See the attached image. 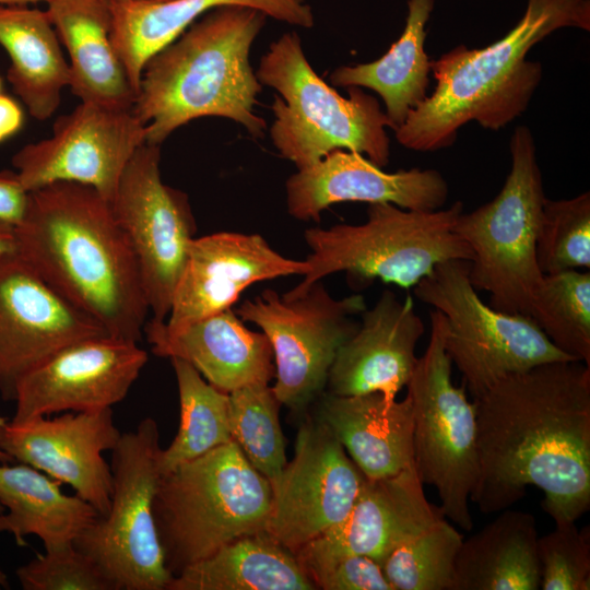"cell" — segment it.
<instances>
[{
	"instance_id": "cell-1",
	"label": "cell",
	"mask_w": 590,
	"mask_h": 590,
	"mask_svg": "<svg viewBox=\"0 0 590 590\" xmlns=\"http://www.w3.org/2000/svg\"><path fill=\"white\" fill-rule=\"evenodd\" d=\"M479 476L470 500L483 514L544 493L555 523L590 508V366L556 361L510 374L473 398Z\"/></svg>"
},
{
	"instance_id": "cell-2",
	"label": "cell",
	"mask_w": 590,
	"mask_h": 590,
	"mask_svg": "<svg viewBox=\"0 0 590 590\" xmlns=\"http://www.w3.org/2000/svg\"><path fill=\"white\" fill-rule=\"evenodd\" d=\"M15 252L108 335L139 342L150 312L140 269L111 203L69 181L28 193Z\"/></svg>"
},
{
	"instance_id": "cell-3",
	"label": "cell",
	"mask_w": 590,
	"mask_h": 590,
	"mask_svg": "<svg viewBox=\"0 0 590 590\" xmlns=\"http://www.w3.org/2000/svg\"><path fill=\"white\" fill-rule=\"evenodd\" d=\"M564 27L590 30L589 0H528L522 17L500 39L477 49L459 45L430 62L435 88L396 130L406 149L432 152L455 143L469 121L498 130L521 115L542 80L529 50Z\"/></svg>"
},
{
	"instance_id": "cell-4",
	"label": "cell",
	"mask_w": 590,
	"mask_h": 590,
	"mask_svg": "<svg viewBox=\"0 0 590 590\" xmlns=\"http://www.w3.org/2000/svg\"><path fill=\"white\" fill-rule=\"evenodd\" d=\"M267 15L240 5L213 9L145 64L132 110L145 125V142L161 145L191 120L214 116L262 138L255 113L262 91L249 62Z\"/></svg>"
},
{
	"instance_id": "cell-5",
	"label": "cell",
	"mask_w": 590,
	"mask_h": 590,
	"mask_svg": "<svg viewBox=\"0 0 590 590\" xmlns=\"http://www.w3.org/2000/svg\"><path fill=\"white\" fill-rule=\"evenodd\" d=\"M271 504L270 482L234 440L163 474L154 518L172 576L235 539L266 531Z\"/></svg>"
},
{
	"instance_id": "cell-6",
	"label": "cell",
	"mask_w": 590,
	"mask_h": 590,
	"mask_svg": "<svg viewBox=\"0 0 590 590\" xmlns=\"http://www.w3.org/2000/svg\"><path fill=\"white\" fill-rule=\"evenodd\" d=\"M256 75L281 95L271 105L270 135L297 169L334 150L365 154L379 167L388 164L390 123L379 102L358 86H349L347 98L329 86L309 64L297 33H285L270 45Z\"/></svg>"
},
{
	"instance_id": "cell-7",
	"label": "cell",
	"mask_w": 590,
	"mask_h": 590,
	"mask_svg": "<svg viewBox=\"0 0 590 590\" xmlns=\"http://www.w3.org/2000/svg\"><path fill=\"white\" fill-rule=\"evenodd\" d=\"M463 212L455 202L447 209L416 211L392 203H371L362 224L308 228L310 249L303 280L282 296H299L312 283L335 272L359 281L381 280L399 287H414L433 269L449 260L471 261L469 246L455 233Z\"/></svg>"
},
{
	"instance_id": "cell-8",
	"label": "cell",
	"mask_w": 590,
	"mask_h": 590,
	"mask_svg": "<svg viewBox=\"0 0 590 590\" xmlns=\"http://www.w3.org/2000/svg\"><path fill=\"white\" fill-rule=\"evenodd\" d=\"M511 168L498 194L470 213H461L455 233L469 246V278L491 295L494 309L530 316L543 278L536 238L545 202L533 135L527 126L510 139Z\"/></svg>"
},
{
	"instance_id": "cell-9",
	"label": "cell",
	"mask_w": 590,
	"mask_h": 590,
	"mask_svg": "<svg viewBox=\"0 0 590 590\" xmlns=\"http://www.w3.org/2000/svg\"><path fill=\"white\" fill-rule=\"evenodd\" d=\"M161 451L157 423L152 417L121 434L111 450L109 509L73 542L97 565L113 590H166L173 578L154 518L163 475Z\"/></svg>"
},
{
	"instance_id": "cell-10",
	"label": "cell",
	"mask_w": 590,
	"mask_h": 590,
	"mask_svg": "<svg viewBox=\"0 0 590 590\" xmlns=\"http://www.w3.org/2000/svg\"><path fill=\"white\" fill-rule=\"evenodd\" d=\"M429 317L428 344L405 386L413 411L414 468L422 484L437 491L444 517L469 532V502L479 476L475 404L463 382H452L442 314L433 309Z\"/></svg>"
},
{
	"instance_id": "cell-11",
	"label": "cell",
	"mask_w": 590,
	"mask_h": 590,
	"mask_svg": "<svg viewBox=\"0 0 590 590\" xmlns=\"http://www.w3.org/2000/svg\"><path fill=\"white\" fill-rule=\"evenodd\" d=\"M469 267L465 260L439 263L414 286V294L442 314L445 351L473 398L510 374L575 361L553 345L530 316L485 304L470 281Z\"/></svg>"
},
{
	"instance_id": "cell-12",
	"label": "cell",
	"mask_w": 590,
	"mask_h": 590,
	"mask_svg": "<svg viewBox=\"0 0 590 590\" xmlns=\"http://www.w3.org/2000/svg\"><path fill=\"white\" fill-rule=\"evenodd\" d=\"M365 309L362 295L338 299L317 281L294 298L264 290L235 312L267 335L275 366L273 391L281 405L300 411L322 393L339 349L359 326L355 316Z\"/></svg>"
},
{
	"instance_id": "cell-13",
	"label": "cell",
	"mask_w": 590,
	"mask_h": 590,
	"mask_svg": "<svg viewBox=\"0 0 590 590\" xmlns=\"http://www.w3.org/2000/svg\"><path fill=\"white\" fill-rule=\"evenodd\" d=\"M161 145L133 153L111 200L135 255L152 319L165 321L197 224L188 196L163 182Z\"/></svg>"
},
{
	"instance_id": "cell-14",
	"label": "cell",
	"mask_w": 590,
	"mask_h": 590,
	"mask_svg": "<svg viewBox=\"0 0 590 590\" xmlns=\"http://www.w3.org/2000/svg\"><path fill=\"white\" fill-rule=\"evenodd\" d=\"M145 143V125L132 109L81 102L59 116L49 138L28 143L12 157L26 191L69 181L90 186L111 202L120 177Z\"/></svg>"
},
{
	"instance_id": "cell-15",
	"label": "cell",
	"mask_w": 590,
	"mask_h": 590,
	"mask_svg": "<svg viewBox=\"0 0 590 590\" xmlns=\"http://www.w3.org/2000/svg\"><path fill=\"white\" fill-rule=\"evenodd\" d=\"M365 475L317 417L296 435L294 456L272 487L266 532L295 554L351 510Z\"/></svg>"
},
{
	"instance_id": "cell-16",
	"label": "cell",
	"mask_w": 590,
	"mask_h": 590,
	"mask_svg": "<svg viewBox=\"0 0 590 590\" xmlns=\"http://www.w3.org/2000/svg\"><path fill=\"white\" fill-rule=\"evenodd\" d=\"M138 343L105 334L61 349L19 379L10 421L23 423L119 403L148 362V353Z\"/></svg>"
},
{
	"instance_id": "cell-17",
	"label": "cell",
	"mask_w": 590,
	"mask_h": 590,
	"mask_svg": "<svg viewBox=\"0 0 590 590\" xmlns=\"http://www.w3.org/2000/svg\"><path fill=\"white\" fill-rule=\"evenodd\" d=\"M105 334L15 251L0 256V391L4 400H13L22 376L61 349Z\"/></svg>"
},
{
	"instance_id": "cell-18",
	"label": "cell",
	"mask_w": 590,
	"mask_h": 590,
	"mask_svg": "<svg viewBox=\"0 0 590 590\" xmlns=\"http://www.w3.org/2000/svg\"><path fill=\"white\" fill-rule=\"evenodd\" d=\"M120 436L111 408L63 412L54 418L40 416L23 423L0 416L1 450L14 461L70 485L101 516L107 514L113 492L111 469L103 452L113 450Z\"/></svg>"
},
{
	"instance_id": "cell-19",
	"label": "cell",
	"mask_w": 590,
	"mask_h": 590,
	"mask_svg": "<svg viewBox=\"0 0 590 590\" xmlns=\"http://www.w3.org/2000/svg\"><path fill=\"white\" fill-rule=\"evenodd\" d=\"M306 260L285 258L259 234L219 232L194 237L162 327L175 333L226 310L256 282L304 276Z\"/></svg>"
},
{
	"instance_id": "cell-20",
	"label": "cell",
	"mask_w": 590,
	"mask_h": 590,
	"mask_svg": "<svg viewBox=\"0 0 590 590\" xmlns=\"http://www.w3.org/2000/svg\"><path fill=\"white\" fill-rule=\"evenodd\" d=\"M442 517L427 500L413 465L390 477L366 479L349 514L294 555L314 582L350 555H367L380 564L394 545Z\"/></svg>"
},
{
	"instance_id": "cell-21",
	"label": "cell",
	"mask_w": 590,
	"mask_h": 590,
	"mask_svg": "<svg viewBox=\"0 0 590 590\" xmlns=\"http://www.w3.org/2000/svg\"><path fill=\"white\" fill-rule=\"evenodd\" d=\"M288 213L300 221H319L334 203H392L402 209L436 211L448 198V184L436 169L387 173L362 154L334 150L300 168L285 184Z\"/></svg>"
},
{
	"instance_id": "cell-22",
	"label": "cell",
	"mask_w": 590,
	"mask_h": 590,
	"mask_svg": "<svg viewBox=\"0 0 590 590\" xmlns=\"http://www.w3.org/2000/svg\"><path fill=\"white\" fill-rule=\"evenodd\" d=\"M361 316L356 332L339 349L329 370L328 393L381 392L397 398L415 369L416 344L425 331L423 320L411 296L402 300L390 290Z\"/></svg>"
},
{
	"instance_id": "cell-23",
	"label": "cell",
	"mask_w": 590,
	"mask_h": 590,
	"mask_svg": "<svg viewBox=\"0 0 590 590\" xmlns=\"http://www.w3.org/2000/svg\"><path fill=\"white\" fill-rule=\"evenodd\" d=\"M143 334L160 357L191 364L213 387L225 392L269 384L275 375L273 351L263 332L248 329L228 308L169 333L162 321L148 320Z\"/></svg>"
},
{
	"instance_id": "cell-24",
	"label": "cell",
	"mask_w": 590,
	"mask_h": 590,
	"mask_svg": "<svg viewBox=\"0 0 590 590\" xmlns=\"http://www.w3.org/2000/svg\"><path fill=\"white\" fill-rule=\"evenodd\" d=\"M240 5L276 21L309 28L315 16L303 0H116L111 43L137 94L146 62L209 11Z\"/></svg>"
},
{
	"instance_id": "cell-25",
	"label": "cell",
	"mask_w": 590,
	"mask_h": 590,
	"mask_svg": "<svg viewBox=\"0 0 590 590\" xmlns=\"http://www.w3.org/2000/svg\"><path fill=\"white\" fill-rule=\"evenodd\" d=\"M317 418L342 444L367 480L393 476L413 467V411L381 392L319 396Z\"/></svg>"
},
{
	"instance_id": "cell-26",
	"label": "cell",
	"mask_w": 590,
	"mask_h": 590,
	"mask_svg": "<svg viewBox=\"0 0 590 590\" xmlns=\"http://www.w3.org/2000/svg\"><path fill=\"white\" fill-rule=\"evenodd\" d=\"M46 10L69 56L71 92L85 103L132 109L137 92L111 43L109 0H49Z\"/></svg>"
},
{
	"instance_id": "cell-27",
	"label": "cell",
	"mask_w": 590,
	"mask_h": 590,
	"mask_svg": "<svg viewBox=\"0 0 590 590\" xmlns=\"http://www.w3.org/2000/svg\"><path fill=\"white\" fill-rule=\"evenodd\" d=\"M459 547L451 590H538V530L532 514L504 509Z\"/></svg>"
},
{
	"instance_id": "cell-28",
	"label": "cell",
	"mask_w": 590,
	"mask_h": 590,
	"mask_svg": "<svg viewBox=\"0 0 590 590\" xmlns=\"http://www.w3.org/2000/svg\"><path fill=\"white\" fill-rule=\"evenodd\" d=\"M60 484L28 464L0 463V505L8 509L5 532L19 545L25 544L27 535H36L45 551L68 547L101 517L76 494H64Z\"/></svg>"
},
{
	"instance_id": "cell-29",
	"label": "cell",
	"mask_w": 590,
	"mask_h": 590,
	"mask_svg": "<svg viewBox=\"0 0 590 590\" xmlns=\"http://www.w3.org/2000/svg\"><path fill=\"white\" fill-rule=\"evenodd\" d=\"M0 45L8 52L7 78L33 118H50L70 83L59 37L46 11L0 5Z\"/></svg>"
},
{
	"instance_id": "cell-30",
	"label": "cell",
	"mask_w": 590,
	"mask_h": 590,
	"mask_svg": "<svg viewBox=\"0 0 590 590\" xmlns=\"http://www.w3.org/2000/svg\"><path fill=\"white\" fill-rule=\"evenodd\" d=\"M295 555L266 531L235 539L169 581L166 590H315Z\"/></svg>"
},
{
	"instance_id": "cell-31",
	"label": "cell",
	"mask_w": 590,
	"mask_h": 590,
	"mask_svg": "<svg viewBox=\"0 0 590 590\" xmlns=\"http://www.w3.org/2000/svg\"><path fill=\"white\" fill-rule=\"evenodd\" d=\"M434 5V0H409L405 27L384 56L368 63L339 67L329 76L337 86L366 87L379 94L394 131L427 97L432 61L424 50V42Z\"/></svg>"
},
{
	"instance_id": "cell-32",
	"label": "cell",
	"mask_w": 590,
	"mask_h": 590,
	"mask_svg": "<svg viewBox=\"0 0 590 590\" xmlns=\"http://www.w3.org/2000/svg\"><path fill=\"white\" fill-rule=\"evenodd\" d=\"M169 359L177 380L180 422L175 438L161 451L163 474L233 440L228 393L209 384L188 362Z\"/></svg>"
},
{
	"instance_id": "cell-33",
	"label": "cell",
	"mask_w": 590,
	"mask_h": 590,
	"mask_svg": "<svg viewBox=\"0 0 590 590\" xmlns=\"http://www.w3.org/2000/svg\"><path fill=\"white\" fill-rule=\"evenodd\" d=\"M530 317L559 351L590 366V272L543 274Z\"/></svg>"
},
{
	"instance_id": "cell-34",
	"label": "cell",
	"mask_w": 590,
	"mask_h": 590,
	"mask_svg": "<svg viewBox=\"0 0 590 590\" xmlns=\"http://www.w3.org/2000/svg\"><path fill=\"white\" fill-rule=\"evenodd\" d=\"M462 540L442 517L394 545L380 566L394 590H451Z\"/></svg>"
},
{
	"instance_id": "cell-35",
	"label": "cell",
	"mask_w": 590,
	"mask_h": 590,
	"mask_svg": "<svg viewBox=\"0 0 590 590\" xmlns=\"http://www.w3.org/2000/svg\"><path fill=\"white\" fill-rule=\"evenodd\" d=\"M278 400L269 384H255L228 393L232 439L251 465L272 485L287 461Z\"/></svg>"
},
{
	"instance_id": "cell-36",
	"label": "cell",
	"mask_w": 590,
	"mask_h": 590,
	"mask_svg": "<svg viewBox=\"0 0 590 590\" xmlns=\"http://www.w3.org/2000/svg\"><path fill=\"white\" fill-rule=\"evenodd\" d=\"M535 252L543 274L590 269L588 191L570 199H545Z\"/></svg>"
},
{
	"instance_id": "cell-37",
	"label": "cell",
	"mask_w": 590,
	"mask_h": 590,
	"mask_svg": "<svg viewBox=\"0 0 590 590\" xmlns=\"http://www.w3.org/2000/svg\"><path fill=\"white\" fill-rule=\"evenodd\" d=\"M555 529L538 539L540 589H590L589 527L576 522L555 523Z\"/></svg>"
},
{
	"instance_id": "cell-38",
	"label": "cell",
	"mask_w": 590,
	"mask_h": 590,
	"mask_svg": "<svg viewBox=\"0 0 590 590\" xmlns=\"http://www.w3.org/2000/svg\"><path fill=\"white\" fill-rule=\"evenodd\" d=\"M24 590H113L97 565L74 545L45 551L16 570Z\"/></svg>"
},
{
	"instance_id": "cell-39",
	"label": "cell",
	"mask_w": 590,
	"mask_h": 590,
	"mask_svg": "<svg viewBox=\"0 0 590 590\" xmlns=\"http://www.w3.org/2000/svg\"><path fill=\"white\" fill-rule=\"evenodd\" d=\"M314 583L323 590H394L380 564L367 555H350L319 574Z\"/></svg>"
},
{
	"instance_id": "cell-40",
	"label": "cell",
	"mask_w": 590,
	"mask_h": 590,
	"mask_svg": "<svg viewBox=\"0 0 590 590\" xmlns=\"http://www.w3.org/2000/svg\"><path fill=\"white\" fill-rule=\"evenodd\" d=\"M28 193L15 170L0 169V222L16 226L25 213Z\"/></svg>"
},
{
	"instance_id": "cell-41",
	"label": "cell",
	"mask_w": 590,
	"mask_h": 590,
	"mask_svg": "<svg viewBox=\"0 0 590 590\" xmlns=\"http://www.w3.org/2000/svg\"><path fill=\"white\" fill-rule=\"evenodd\" d=\"M24 113L20 104L5 94H0V143L16 134L23 127Z\"/></svg>"
},
{
	"instance_id": "cell-42",
	"label": "cell",
	"mask_w": 590,
	"mask_h": 590,
	"mask_svg": "<svg viewBox=\"0 0 590 590\" xmlns=\"http://www.w3.org/2000/svg\"><path fill=\"white\" fill-rule=\"evenodd\" d=\"M15 251L14 226L0 222V256Z\"/></svg>"
},
{
	"instance_id": "cell-43",
	"label": "cell",
	"mask_w": 590,
	"mask_h": 590,
	"mask_svg": "<svg viewBox=\"0 0 590 590\" xmlns=\"http://www.w3.org/2000/svg\"><path fill=\"white\" fill-rule=\"evenodd\" d=\"M0 532H5L3 515H0ZM0 589H9L8 577L1 569H0Z\"/></svg>"
},
{
	"instance_id": "cell-44",
	"label": "cell",
	"mask_w": 590,
	"mask_h": 590,
	"mask_svg": "<svg viewBox=\"0 0 590 590\" xmlns=\"http://www.w3.org/2000/svg\"><path fill=\"white\" fill-rule=\"evenodd\" d=\"M39 1L48 2L49 0H0V5H27Z\"/></svg>"
},
{
	"instance_id": "cell-45",
	"label": "cell",
	"mask_w": 590,
	"mask_h": 590,
	"mask_svg": "<svg viewBox=\"0 0 590 590\" xmlns=\"http://www.w3.org/2000/svg\"><path fill=\"white\" fill-rule=\"evenodd\" d=\"M14 460L0 449V463H12Z\"/></svg>"
},
{
	"instance_id": "cell-46",
	"label": "cell",
	"mask_w": 590,
	"mask_h": 590,
	"mask_svg": "<svg viewBox=\"0 0 590 590\" xmlns=\"http://www.w3.org/2000/svg\"><path fill=\"white\" fill-rule=\"evenodd\" d=\"M109 1H116V0H109ZM153 1H168V0H153Z\"/></svg>"
},
{
	"instance_id": "cell-47",
	"label": "cell",
	"mask_w": 590,
	"mask_h": 590,
	"mask_svg": "<svg viewBox=\"0 0 590 590\" xmlns=\"http://www.w3.org/2000/svg\"><path fill=\"white\" fill-rule=\"evenodd\" d=\"M1 85H2V82H1V79H0V94H1Z\"/></svg>"
}]
</instances>
